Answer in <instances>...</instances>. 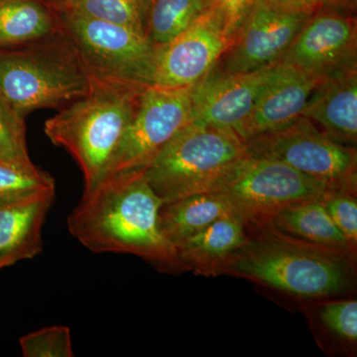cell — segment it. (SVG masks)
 Returning a JSON list of instances; mask_svg holds the SVG:
<instances>
[{"label": "cell", "instance_id": "obj_4", "mask_svg": "<svg viewBox=\"0 0 357 357\" xmlns=\"http://www.w3.org/2000/svg\"><path fill=\"white\" fill-rule=\"evenodd\" d=\"M340 255L273 229L248 241L218 269L300 297H323L349 286V269Z\"/></svg>", "mask_w": 357, "mask_h": 357}, {"label": "cell", "instance_id": "obj_29", "mask_svg": "<svg viewBox=\"0 0 357 357\" xmlns=\"http://www.w3.org/2000/svg\"><path fill=\"white\" fill-rule=\"evenodd\" d=\"M266 1L280 10L307 14V15H311L325 7L337 6L342 8L349 7L347 0H266Z\"/></svg>", "mask_w": 357, "mask_h": 357}, {"label": "cell", "instance_id": "obj_1", "mask_svg": "<svg viewBox=\"0 0 357 357\" xmlns=\"http://www.w3.org/2000/svg\"><path fill=\"white\" fill-rule=\"evenodd\" d=\"M163 204L144 175L105 178L84 190L68 229L93 252L128 253L178 266L175 248L159 227Z\"/></svg>", "mask_w": 357, "mask_h": 357}, {"label": "cell", "instance_id": "obj_5", "mask_svg": "<svg viewBox=\"0 0 357 357\" xmlns=\"http://www.w3.org/2000/svg\"><path fill=\"white\" fill-rule=\"evenodd\" d=\"M245 155L234 131L189 122L160 150L145 178L164 204L211 192Z\"/></svg>", "mask_w": 357, "mask_h": 357}, {"label": "cell", "instance_id": "obj_20", "mask_svg": "<svg viewBox=\"0 0 357 357\" xmlns=\"http://www.w3.org/2000/svg\"><path fill=\"white\" fill-rule=\"evenodd\" d=\"M58 29L57 15L43 0H0V50L31 43Z\"/></svg>", "mask_w": 357, "mask_h": 357}, {"label": "cell", "instance_id": "obj_15", "mask_svg": "<svg viewBox=\"0 0 357 357\" xmlns=\"http://www.w3.org/2000/svg\"><path fill=\"white\" fill-rule=\"evenodd\" d=\"M302 116L333 140L356 147L357 70L321 82L310 96Z\"/></svg>", "mask_w": 357, "mask_h": 357}, {"label": "cell", "instance_id": "obj_12", "mask_svg": "<svg viewBox=\"0 0 357 357\" xmlns=\"http://www.w3.org/2000/svg\"><path fill=\"white\" fill-rule=\"evenodd\" d=\"M232 39L220 14L211 9L170 43L157 47L152 86L192 88L215 68Z\"/></svg>", "mask_w": 357, "mask_h": 357}, {"label": "cell", "instance_id": "obj_14", "mask_svg": "<svg viewBox=\"0 0 357 357\" xmlns=\"http://www.w3.org/2000/svg\"><path fill=\"white\" fill-rule=\"evenodd\" d=\"M325 79L282 61L277 63L237 135L244 141L294 123L302 117L312 91Z\"/></svg>", "mask_w": 357, "mask_h": 357}, {"label": "cell", "instance_id": "obj_23", "mask_svg": "<svg viewBox=\"0 0 357 357\" xmlns=\"http://www.w3.org/2000/svg\"><path fill=\"white\" fill-rule=\"evenodd\" d=\"M55 180L38 167L24 168L0 161V204L55 194Z\"/></svg>", "mask_w": 357, "mask_h": 357}, {"label": "cell", "instance_id": "obj_13", "mask_svg": "<svg viewBox=\"0 0 357 357\" xmlns=\"http://www.w3.org/2000/svg\"><path fill=\"white\" fill-rule=\"evenodd\" d=\"M276 64L245 73L211 70L192 86L191 122L236 133Z\"/></svg>", "mask_w": 357, "mask_h": 357}, {"label": "cell", "instance_id": "obj_21", "mask_svg": "<svg viewBox=\"0 0 357 357\" xmlns=\"http://www.w3.org/2000/svg\"><path fill=\"white\" fill-rule=\"evenodd\" d=\"M213 8V0H150L145 36L155 47L164 46Z\"/></svg>", "mask_w": 357, "mask_h": 357}, {"label": "cell", "instance_id": "obj_18", "mask_svg": "<svg viewBox=\"0 0 357 357\" xmlns=\"http://www.w3.org/2000/svg\"><path fill=\"white\" fill-rule=\"evenodd\" d=\"M231 215L236 213L222 195L202 192L163 204L159 211V227L175 248L215 220Z\"/></svg>", "mask_w": 357, "mask_h": 357}, {"label": "cell", "instance_id": "obj_6", "mask_svg": "<svg viewBox=\"0 0 357 357\" xmlns=\"http://www.w3.org/2000/svg\"><path fill=\"white\" fill-rule=\"evenodd\" d=\"M335 190L281 162L245 154L211 192L225 197L246 227H270L275 215L287 206L324 199Z\"/></svg>", "mask_w": 357, "mask_h": 357}, {"label": "cell", "instance_id": "obj_24", "mask_svg": "<svg viewBox=\"0 0 357 357\" xmlns=\"http://www.w3.org/2000/svg\"><path fill=\"white\" fill-rule=\"evenodd\" d=\"M0 161L35 168L30 159L26 140L24 117L0 98Z\"/></svg>", "mask_w": 357, "mask_h": 357}, {"label": "cell", "instance_id": "obj_26", "mask_svg": "<svg viewBox=\"0 0 357 357\" xmlns=\"http://www.w3.org/2000/svg\"><path fill=\"white\" fill-rule=\"evenodd\" d=\"M354 192L335 190L323 201L328 215L352 246L357 243V202Z\"/></svg>", "mask_w": 357, "mask_h": 357}, {"label": "cell", "instance_id": "obj_9", "mask_svg": "<svg viewBox=\"0 0 357 357\" xmlns=\"http://www.w3.org/2000/svg\"><path fill=\"white\" fill-rule=\"evenodd\" d=\"M191 89H145L102 180L144 174L160 150L191 122Z\"/></svg>", "mask_w": 357, "mask_h": 357}, {"label": "cell", "instance_id": "obj_28", "mask_svg": "<svg viewBox=\"0 0 357 357\" xmlns=\"http://www.w3.org/2000/svg\"><path fill=\"white\" fill-rule=\"evenodd\" d=\"M255 2V0H213V8L220 14L232 38Z\"/></svg>", "mask_w": 357, "mask_h": 357}, {"label": "cell", "instance_id": "obj_30", "mask_svg": "<svg viewBox=\"0 0 357 357\" xmlns=\"http://www.w3.org/2000/svg\"><path fill=\"white\" fill-rule=\"evenodd\" d=\"M45 3L48 4L51 8H55V7L63 6L66 2L70 1V0H43Z\"/></svg>", "mask_w": 357, "mask_h": 357}, {"label": "cell", "instance_id": "obj_31", "mask_svg": "<svg viewBox=\"0 0 357 357\" xmlns=\"http://www.w3.org/2000/svg\"><path fill=\"white\" fill-rule=\"evenodd\" d=\"M347 6H349V7H354V6H356V0H347Z\"/></svg>", "mask_w": 357, "mask_h": 357}, {"label": "cell", "instance_id": "obj_7", "mask_svg": "<svg viewBox=\"0 0 357 357\" xmlns=\"http://www.w3.org/2000/svg\"><path fill=\"white\" fill-rule=\"evenodd\" d=\"M248 156L281 162L337 190L356 189V148L340 144L306 117L243 141Z\"/></svg>", "mask_w": 357, "mask_h": 357}, {"label": "cell", "instance_id": "obj_8", "mask_svg": "<svg viewBox=\"0 0 357 357\" xmlns=\"http://www.w3.org/2000/svg\"><path fill=\"white\" fill-rule=\"evenodd\" d=\"M55 13L91 76L152 86L157 47L144 35L105 21Z\"/></svg>", "mask_w": 357, "mask_h": 357}, {"label": "cell", "instance_id": "obj_22", "mask_svg": "<svg viewBox=\"0 0 357 357\" xmlns=\"http://www.w3.org/2000/svg\"><path fill=\"white\" fill-rule=\"evenodd\" d=\"M149 3L150 0H70L63 6L51 9L55 13L123 26L145 36Z\"/></svg>", "mask_w": 357, "mask_h": 357}, {"label": "cell", "instance_id": "obj_10", "mask_svg": "<svg viewBox=\"0 0 357 357\" xmlns=\"http://www.w3.org/2000/svg\"><path fill=\"white\" fill-rule=\"evenodd\" d=\"M282 62L324 79L356 70V18L337 6L311 14Z\"/></svg>", "mask_w": 357, "mask_h": 357}, {"label": "cell", "instance_id": "obj_25", "mask_svg": "<svg viewBox=\"0 0 357 357\" xmlns=\"http://www.w3.org/2000/svg\"><path fill=\"white\" fill-rule=\"evenodd\" d=\"M25 357H73L70 331L68 326H53L28 333L20 338Z\"/></svg>", "mask_w": 357, "mask_h": 357}, {"label": "cell", "instance_id": "obj_3", "mask_svg": "<svg viewBox=\"0 0 357 357\" xmlns=\"http://www.w3.org/2000/svg\"><path fill=\"white\" fill-rule=\"evenodd\" d=\"M91 77L60 24L49 36L0 50V98L24 119L33 110H60L82 98Z\"/></svg>", "mask_w": 357, "mask_h": 357}, {"label": "cell", "instance_id": "obj_27", "mask_svg": "<svg viewBox=\"0 0 357 357\" xmlns=\"http://www.w3.org/2000/svg\"><path fill=\"white\" fill-rule=\"evenodd\" d=\"M324 325L347 342L357 340V302L338 301L328 303L319 312Z\"/></svg>", "mask_w": 357, "mask_h": 357}, {"label": "cell", "instance_id": "obj_2", "mask_svg": "<svg viewBox=\"0 0 357 357\" xmlns=\"http://www.w3.org/2000/svg\"><path fill=\"white\" fill-rule=\"evenodd\" d=\"M146 89L93 77L86 95L45 122L47 137L81 169L84 190L102 180Z\"/></svg>", "mask_w": 357, "mask_h": 357}, {"label": "cell", "instance_id": "obj_16", "mask_svg": "<svg viewBox=\"0 0 357 357\" xmlns=\"http://www.w3.org/2000/svg\"><path fill=\"white\" fill-rule=\"evenodd\" d=\"M55 194L0 204V269L43 250L42 229Z\"/></svg>", "mask_w": 357, "mask_h": 357}, {"label": "cell", "instance_id": "obj_19", "mask_svg": "<svg viewBox=\"0 0 357 357\" xmlns=\"http://www.w3.org/2000/svg\"><path fill=\"white\" fill-rule=\"evenodd\" d=\"M323 201L314 199L289 206L275 215L270 227L286 236L340 255L354 250V246L328 215Z\"/></svg>", "mask_w": 357, "mask_h": 357}, {"label": "cell", "instance_id": "obj_17", "mask_svg": "<svg viewBox=\"0 0 357 357\" xmlns=\"http://www.w3.org/2000/svg\"><path fill=\"white\" fill-rule=\"evenodd\" d=\"M245 227V223L236 215L215 220L176 246L178 265L217 273L222 263L248 243Z\"/></svg>", "mask_w": 357, "mask_h": 357}, {"label": "cell", "instance_id": "obj_11", "mask_svg": "<svg viewBox=\"0 0 357 357\" xmlns=\"http://www.w3.org/2000/svg\"><path fill=\"white\" fill-rule=\"evenodd\" d=\"M309 16L280 10L266 0H255L213 69L245 73L281 62Z\"/></svg>", "mask_w": 357, "mask_h": 357}]
</instances>
